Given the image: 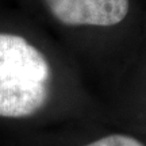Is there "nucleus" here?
Segmentation results:
<instances>
[{"instance_id":"obj_1","label":"nucleus","mask_w":146,"mask_h":146,"mask_svg":"<svg viewBox=\"0 0 146 146\" xmlns=\"http://www.w3.org/2000/svg\"><path fill=\"white\" fill-rule=\"evenodd\" d=\"M52 69L21 35L0 34V116L26 118L46 104Z\"/></svg>"},{"instance_id":"obj_2","label":"nucleus","mask_w":146,"mask_h":146,"mask_svg":"<svg viewBox=\"0 0 146 146\" xmlns=\"http://www.w3.org/2000/svg\"><path fill=\"white\" fill-rule=\"evenodd\" d=\"M65 26H114L129 12V0H43Z\"/></svg>"},{"instance_id":"obj_3","label":"nucleus","mask_w":146,"mask_h":146,"mask_svg":"<svg viewBox=\"0 0 146 146\" xmlns=\"http://www.w3.org/2000/svg\"><path fill=\"white\" fill-rule=\"evenodd\" d=\"M85 146H143V143L129 135L123 134H112V135L100 138L98 141L91 142Z\"/></svg>"}]
</instances>
